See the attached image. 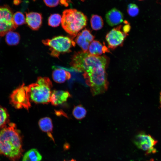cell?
Instances as JSON below:
<instances>
[{"label": "cell", "mask_w": 161, "mask_h": 161, "mask_svg": "<svg viewBox=\"0 0 161 161\" xmlns=\"http://www.w3.org/2000/svg\"><path fill=\"white\" fill-rule=\"evenodd\" d=\"M22 138L16 124L9 123L0 131V155L16 161L22 155Z\"/></svg>", "instance_id": "6da1fadb"}, {"label": "cell", "mask_w": 161, "mask_h": 161, "mask_svg": "<svg viewBox=\"0 0 161 161\" xmlns=\"http://www.w3.org/2000/svg\"><path fill=\"white\" fill-rule=\"evenodd\" d=\"M87 21L86 16L75 9H66L63 12L62 26L73 38L76 37L78 32L86 25Z\"/></svg>", "instance_id": "7a4b0ae2"}, {"label": "cell", "mask_w": 161, "mask_h": 161, "mask_svg": "<svg viewBox=\"0 0 161 161\" xmlns=\"http://www.w3.org/2000/svg\"><path fill=\"white\" fill-rule=\"evenodd\" d=\"M27 86L30 102L42 104H47L50 102L52 86L48 78L38 77L35 83Z\"/></svg>", "instance_id": "3957f363"}, {"label": "cell", "mask_w": 161, "mask_h": 161, "mask_svg": "<svg viewBox=\"0 0 161 161\" xmlns=\"http://www.w3.org/2000/svg\"><path fill=\"white\" fill-rule=\"evenodd\" d=\"M42 42L45 45L50 47V55L56 58H58L61 54L71 52V49L75 45V42L72 38L63 36L43 40Z\"/></svg>", "instance_id": "277c9868"}, {"label": "cell", "mask_w": 161, "mask_h": 161, "mask_svg": "<svg viewBox=\"0 0 161 161\" xmlns=\"http://www.w3.org/2000/svg\"><path fill=\"white\" fill-rule=\"evenodd\" d=\"M10 103L15 108H24L28 110L31 106L27 86L23 83L14 89L10 96Z\"/></svg>", "instance_id": "5b68a950"}, {"label": "cell", "mask_w": 161, "mask_h": 161, "mask_svg": "<svg viewBox=\"0 0 161 161\" xmlns=\"http://www.w3.org/2000/svg\"><path fill=\"white\" fill-rule=\"evenodd\" d=\"M13 12L7 5L0 7V36H4L8 32L13 31L17 27L13 20Z\"/></svg>", "instance_id": "8992f818"}, {"label": "cell", "mask_w": 161, "mask_h": 161, "mask_svg": "<svg viewBox=\"0 0 161 161\" xmlns=\"http://www.w3.org/2000/svg\"><path fill=\"white\" fill-rule=\"evenodd\" d=\"M134 143L139 148L145 151L146 154H154L157 152L154 147L157 141L150 135L139 134L135 137Z\"/></svg>", "instance_id": "52a82bcc"}, {"label": "cell", "mask_w": 161, "mask_h": 161, "mask_svg": "<svg viewBox=\"0 0 161 161\" xmlns=\"http://www.w3.org/2000/svg\"><path fill=\"white\" fill-rule=\"evenodd\" d=\"M122 25L114 28L108 32L106 36L108 47L114 49L119 46H121L128 34L124 32Z\"/></svg>", "instance_id": "ba28073f"}, {"label": "cell", "mask_w": 161, "mask_h": 161, "mask_svg": "<svg viewBox=\"0 0 161 161\" xmlns=\"http://www.w3.org/2000/svg\"><path fill=\"white\" fill-rule=\"evenodd\" d=\"M26 21L28 27L32 30H38L42 25V15L37 12L27 13Z\"/></svg>", "instance_id": "9c48e42d"}, {"label": "cell", "mask_w": 161, "mask_h": 161, "mask_svg": "<svg viewBox=\"0 0 161 161\" xmlns=\"http://www.w3.org/2000/svg\"><path fill=\"white\" fill-rule=\"evenodd\" d=\"M105 18L107 24L110 26H113L121 23L123 20V15L119 10L113 8L106 14Z\"/></svg>", "instance_id": "30bf717a"}, {"label": "cell", "mask_w": 161, "mask_h": 161, "mask_svg": "<svg viewBox=\"0 0 161 161\" xmlns=\"http://www.w3.org/2000/svg\"><path fill=\"white\" fill-rule=\"evenodd\" d=\"M71 96L67 91L54 90L52 93L50 102L53 106H58L66 101Z\"/></svg>", "instance_id": "8fae6325"}, {"label": "cell", "mask_w": 161, "mask_h": 161, "mask_svg": "<svg viewBox=\"0 0 161 161\" xmlns=\"http://www.w3.org/2000/svg\"><path fill=\"white\" fill-rule=\"evenodd\" d=\"M88 52L91 55L100 56L106 52H109L110 51L105 45L103 44L99 41H93L89 44Z\"/></svg>", "instance_id": "7c38bea8"}, {"label": "cell", "mask_w": 161, "mask_h": 161, "mask_svg": "<svg viewBox=\"0 0 161 161\" xmlns=\"http://www.w3.org/2000/svg\"><path fill=\"white\" fill-rule=\"evenodd\" d=\"M38 123L41 129L47 133L48 137L54 141L52 134L53 125L51 119L47 117L42 118L39 120Z\"/></svg>", "instance_id": "4fadbf2b"}, {"label": "cell", "mask_w": 161, "mask_h": 161, "mask_svg": "<svg viewBox=\"0 0 161 161\" xmlns=\"http://www.w3.org/2000/svg\"><path fill=\"white\" fill-rule=\"evenodd\" d=\"M71 77L70 72L64 69L58 68L53 70L52 73V78L56 82L62 83L69 79Z\"/></svg>", "instance_id": "5bb4252c"}, {"label": "cell", "mask_w": 161, "mask_h": 161, "mask_svg": "<svg viewBox=\"0 0 161 161\" xmlns=\"http://www.w3.org/2000/svg\"><path fill=\"white\" fill-rule=\"evenodd\" d=\"M42 157L36 149L32 148L26 152L22 161H41Z\"/></svg>", "instance_id": "9a60e30c"}, {"label": "cell", "mask_w": 161, "mask_h": 161, "mask_svg": "<svg viewBox=\"0 0 161 161\" xmlns=\"http://www.w3.org/2000/svg\"><path fill=\"white\" fill-rule=\"evenodd\" d=\"M20 40V35L16 32L10 31L6 34L5 41L9 45H17L19 44Z\"/></svg>", "instance_id": "2e32d148"}, {"label": "cell", "mask_w": 161, "mask_h": 161, "mask_svg": "<svg viewBox=\"0 0 161 161\" xmlns=\"http://www.w3.org/2000/svg\"><path fill=\"white\" fill-rule=\"evenodd\" d=\"M9 122L10 115L7 109L0 105V130L7 126Z\"/></svg>", "instance_id": "e0dca14e"}, {"label": "cell", "mask_w": 161, "mask_h": 161, "mask_svg": "<svg viewBox=\"0 0 161 161\" xmlns=\"http://www.w3.org/2000/svg\"><path fill=\"white\" fill-rule=\"evenodd\" d=\"M92 28L95 30H98L102 28L104 25L103 20L101 16L96 14L92 15L90 19Z\"/></svg>", "instance_id": "ac0fdd59"}, {"label": "cell", "mask_w": 161, "mask_h": 161, "mask_svg": "<svg viewBox=\"0 0 161 161\" xmlns=\"http://www.w3.org/2000/svg\"><path fill=\"white\" fill-rule=\"evenodd\" d=\"M76 36L75 41L77 44L81 48L83 52H88L90 43L81 35L80 32L78 33Z\"/></svg>", "instance_id": "d6986e66"}, {"label": "cell", "mask_w": 161, "mask_h": 161, "mask_svg": "<svg viewBox=\"0 0 161 161\" xmlns=\"http://www.w3.org/2000/svg\"><path fill=\"white\" fill-rule=\"evenodd\" d=\"M86 113V109L80 105L75 106L72 111L73 116L78 120H80L84 117Z\"/></svg>", "instance_id": "ffe728a7"}, {"label": "cell", "mask_w": 161, "mask_h": 161, "mask_svg": "<svg viewBox=\"0 0 161 161\" xmlns=\"http://www.w3.org/2000/svg\"><path fill=\"white\" fill-rule=\"evenodd\" d=\"M62 17L58 13H54L50 15L48 19V24L52 27L58 26L61 22Z\"/></svg>", "instance_id": "44dd1931"}, {"label": "cell", "mask_w": 161, "mask_h": 161, "mask_svg": "<svg viewBox=\"0 0 161 161\" xmlns=\"http://www.w3.org/2000/svg\"><path fill=\"white\" fill-rule=\"evenodd\" d=\"M13 20L15 24L17 27L25 24L26 21L24 15L19 11L16 12L14 13L13 16Z\"/></svg>", "instance_id": "7402d4cb"}, {"label": "cell", "mask_w": 161, "mask_h": 161, "mask_svg": "<svg viewBox=\"0 0 161 161\" xmlns=\"http://www.w3.org/2000/svg\"><path fill=\"white\" fill-rule=\"evenodd\" d=\"M139 9L137 6L134 3L129 4L127 7V12L130 16L134 17L137 16L139 13Z\"/></svg>", "instance_id": "603a6c76"}, {"label": "cell", "mask_w": 161, "mask_h": 161, "mask_svg": "<svg viewBox=\"0 0 161 161\" xmlns=\"http://www.w3.org/2000/svg\"><path fill=\"white\" fill-rule=\"evenodd\" d=\"M80 33L90 43L95 38V36L92 34L90 30L86 28H85Z\"/></svg>", "instance_id": "cb8c5ba5"}, {"label": "cell", "mask_w": 161, "mask_h": 161, "mask_svg": "<svg viewBox=\"0 0 161 161\" xmlns=\"http://www.w3.org/2000/svg\"><path fill=\"white\" fill-rule=\"evenodd\" d=\"M60 0H44V1L48 7H54L57 6L59 3Z\"/></svg>", "instance_id": "d4e9b609"}, {"label": "cell", "mask_w": 161, "mask_h": 161, "mask_svg": "<svg viewBox=\"0 0 161 161\" xmlns=\"http://www.w3.org/2000/svg\"><path fill=\"white\" fill-rule=\"evenodd\" d=\"M124 25L123 26V25L122 26L123 30L124 32L127 33L130 30L131 26L127 21L125 20L124 21Z\"/></svg>", "instance_id": "484cf974"}, {"label": "cell", "mask_w": 161, "mask_h": 161, "mask_svg": "<svg viewBox=\"0 0 161 161\" xmlns=\"http://www.w3.org/2000/svg\"><path fill=\"white\" fill-rule=\"evenodd\" d=\"M67 1L68 2H69L71 1L70 0H61V3L62 4L67 5H68L66 1Z\"/></svg>", "instance_id": "4316f807"}, {"label": "cell", "mask_w": 161, "mask_h": 161, "mask_svg": "<svg viewBox=\"0 0 161 161\" xmlns=\"http://www.w3.org/2000/svg\"><path fill=\"white\" fill-rule=\"evenodd\" d=\"M21 1L20 0H14L13 3L14 4L16 5H18L21 3Z\"/></svg>", "instance_id": "83f0119b"}, {"label": "cell", "mask_w": 161, "mask_h": 161, "mask_svg": "<svg viewBox=\"0 0 161 161\" xmlns=\"http://www.w3.org/2000/svg\"><path fill=\"white\" fill-rule=\"evenodd\" d=\"M160 106L161 107V92L160 94Z\"/></svg>", "instance_id": "f1b7e54d"}, {"label": "cell", "mask_w": 161, "mask_h": 161, "mask_svg": "<svg viewBox=\"0 0 161 161\" xmlns=\"http://www.w3.org/2000/svg\"><path fill=\"white\" fill-rule=\"evenodd\" d=\"M64 161H76L74 159H72V160H69L66 161V160H64Z\"/></svg>", "instance_id": "f546056e"}, {"label": "cell", "mask_w": 161, "mask_h": 161, "mask_svg": "<svg viewBox=\"0 0 161 161\" xmlns=\"http://www.w3.org/2000/svg\"><path fill=\"white\" fill-rule=\"evenodd\" d=\"M154 161V160L153 159H151V160H149L148 161Z\"/></svg>", "instance_id": "4dcf8cb0"}, {"label": "cell", "mask_w": 161, "mask_h": 161, "mask_svg": "<svg viewBox=\"0 0 161 161\" xmlns=\"http://www.w3.org/2000/svg\"><path fill=\"white\" fill-rule=\"evenodd\" d=\"M80 0L81 1H84L85 0Z\"/></svg>", "instance_id": "1f68e13d"}, {"label": "cell", "mask_w": 161, "mask_h": 161, "mask_svg": "<svg viewBox=\"0 0 161 161\" xmlns=\"http://www.w3.org/2000/svg\"><path fill=\"white\" fill-rule=\"evenodd\" d=\"M139 1H142V0H138Z\"/></svg>", "instance_id": "d6a6232c"}, {"label": "cell", "mask_w": 161, "mask_h": 161, "mask_svg": "<svg viewBox=\"0 0 161 161\" xmlns=\"http://www.w3.org/2000/svg\"><path fill=\"white\" fill-rule=\"evenodd\" d=\"M34 1H35V0H33Z\"/></svg>", "instance_id": "836d02e7"}]
</instances>
